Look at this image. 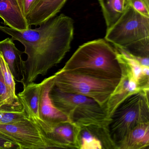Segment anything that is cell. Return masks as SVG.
I'll return each mask as SVG.
<instances>
[{"label":"cell","mask_w":149,"mask_h":149,"mask_svg":"<svg viewBox=\"0 0 149 149\" xmlns=\"http://www.w3.org/2000/svg\"><path fill=\"white\" fill-rule=\"evenodd\" d=\"M0 31L12 36L25 47L27 55L24 61L23 87L34 82L39 76L61 62L70 51L74 36L73 19L63 14L55 16L34 29L18 30L0 26Z\"/></svg>","instance_id":"cell-1"},{"label":"cell","mask_w":149,"mask_h":149,"mask_svg":"<svg viewBox=\"0 0 149 149\" xmlns=\"http://www.w3.org/2000/svg\"><path fill=\"white\" fill-rule=\"evenodd\" d=\"M61 69L110 81L121 80L125 72L115 47L102 39L80 46Z\"/></svg>","instance_id":"cell-2"},{"label":"cell","mask_w":149,"mask_h":149,"mask_svg":"<svg viewBox=\"0 0 149 149\" xmlns=\"http://www.w3.org/2000/svg\"><path fill=\"white\" fill-rule=\"evenodd\" d=\"M49 96L54 105L77 126L109 128L111 118L107 107H102L92 98L63 92L54 87L53 84Z\"/></svg>","instance_id":"cell-3"},{"label":"cell","mask_w":149,"mask_h":149,"mask_svg":"<svg viewBox=\"0 0 149 149\" xmlns=\"http://www.w3.org/2000/svg\"><path fill=\"white\" fill-rule=\"evenodd\" d=\"M149 88L143 89L129 95L115 109L109 129L117 147L137 125L149 123Z\"/></svg>","instance_id":"cell-4"},{"label":"cell","mask_w":149,"mask_h":149,"mask_svg":"<svg viewBox=\"0 0 149 149\" xmlns=\"http://www.w3.org/2000/svg\"><path fill=\"white\" fill-rule=\"evenodd\" d=\"M121 81L103 80L61 69L54 74L53 86L63 92L90 97L102 107H107Z\"/></svg>","instance_id":"cell-5"},{"label":"cell","mask_w":149,"mask_h":149,"mask_svg":"<svg viewBox=\"0 0 149 149\" xmlns=\"http://www.w3.org/2000/svg\"><path fill=\"white\" fill-rule=\"evenodd\" d=\"M147 38H149V17L140 14L129 5L117 21L107 29L104 37L114 47L122 49Z\"/></svg>","instance_id":"cell-6"},{"label":"cell","mask_w":149,"mask_h":149,"mask_svg":"<svg viewBox=\"0 0 149 149\" xmlns=\"http://www.w3.org/2000/svg\"><path fill=\"white\" fill-rule=\"evenodd\" d=\"M0 133L17 144L20 149H47L40 130L28 118L15 123L0 124Z\"/></svg>","instance_id":"cell-7"},{"label":"cell","mask_w":149,"mask_h":149,"mask_svg":"<svg viewBox=\"0 0 149 149\" xmlns=\"http://www.w3.org/2000/svg\"><path fill=\"white\" fill-rule=\"evenodd\" d=\"M46 141L47 149H79L80 127L70 121L53 125L36 124Z\"/></svg>","instance_id":"cell-8"},{"label":"cell","mask_w":149,"mask_h":149,"mask_svg":"<svg viewBox=\"0 0 149 149\" xmlns=\"http://www.w3.org/2000/svg\"><path fill=\"white\" fill-rule=\"evenodd\" d=\"M54 83V75L45 78L41 83L39 97V119L33 121L36 124L53 125L70 121L66 115L54 105L49 92Z\"/></svg>","instance_id":"cell-9"},{"label":"cell","mask_w":149,"mask_h":149,"mask_svg":"<svg viewBox=\"0 0 149 149\" xmlns=\"http://www.w3.org/2000/svg\"><path fill=\"white\" fill-rule=\"evenodd\" d=\"M79 149H117L109 128L96 126L80 127Z\"/></svg>","instance_id":"cell-10"},{"label":"cell","mask_w":149,"mask_h":149,"mask_svg":"<svg viewBox=\"0 0 149 149\" xmlns=\"http://www.w3.org/2000/svg\"><path fill=\"white\" fill-rule=\"evenodd\" d=\"M67 1L40 0L25 17L29 26L40 25L56 16Z\"/></svg>","instance_id":"cell-11"},{"label":"cell","mask_w":149,"mask_h":149,"mask_svg":"<svg viewBox=\"0 0 149 149\" xmlns=\"http://www.w3.org/2000/svg\"><path fill=\"white\" fill-rule=\"evenodd\" d=\"M0 52L8 65L16 81L21 83L23 78L24 61L22 58L23 52L15 47L12 38H8L0 41Z\"/></svg>","instance_id":"cell-12"},{"label":"cell","mask_w":149,"mask_h":149,"mask_svg":"<svg viewBox=\"0 0 149 149\" xmlns=\"http://www.w3.org/2000/svg\"><path fill=\"white\" fill-rule=\"evenodd\" d=\"M0 18L11 28L18 30L31 28L17 0H0Z\"/></svg>","instance_id":"cell-13"},{"label":"cell","mask_w":149,"mask_h":149,"mask_svg":"<svg viewBox=\"0 0 149 149\" xmlns=\"http://www.w3.org/2000/svg\"><path fill=\"white\" fill-rule=\"evenodd\" d=\"M41 83L33 82L23 87L17 95L28 118L32 121L39 119V104Z\"/></svg>","instance_id":"cell-14"},{"label":"cell","mask_w":149,"mask_h":149,"mask_svg":"<svg viewBox=\"0 0 149 149\" xmlns=\"http://www.w3.org/2000/svg\"><path fill=\"white\" fill-rule=\"evenodd\" d=\"M149 147V123L132 129L117 145L118 149H146Z\"/></svg>","instance_id":"cell-15"},{"label":"cell","mask_w":149,"mask_h":149,"mask_svg":"<svg viewBox=\"0 0 149 149\" xmlns=\"http://www.w3.org/2000/svg\"><path fill=\"white\" fill-rule=\"evenodd\" d=\"M102 8L107 29L121 17L128 7V0H98Z\"/></svg>","instance_id":"cell-16"},{"label":"cell","mask_w":149,"mask_h":149,"mask_svg":"<svg viewBox=\"0 0 149 149\" xmlns=\"http://www.w3.org/2000/svg\"><path fill=\"white\" fill-rule=\"evenodd\" d=\"M0 109L7 110L22 111V104L18 96H15L5 84L0 69Z\"/></svg>","instance_id":"cell-17"},{"label":"cell","mask_w":149,"mask_h":149,"mask_svg":"<svg viewBox=\"0 0 149 149\" xmlns=\"http://www.w3.org/2000/svg\"><path fill=\"white\" fill-rule=\"evenodd\" d=\"M28 118L24 109L22 111L0 109V124L12 123Z\"/></svg>","instance_id":"cell-18"},{"label":"cell","mask_w":149,"mask_h":149,"mask_svg":"<svg viewBox=\"0 0 149 149\" xmlns=\"http://www.w3.org/2000/svg\"><path fill=\"white\" fill-rule=\"evenodd\" d=\"M0 69L3 76L5 84L9 90L15 96H17L15 92V82L13 77L6 62L1 52H0Z\"/></svg>","instance_id":"cell-19"},{"label":"cell","mask_w":149,"mask_h":149,"mask_svg":"<svg viewBox=\"0 0 149 149\" xmlns=\"http://www.w3.org/2000/svg\"><path fill=\"white\" fill-rule=\"evenodd\" d=\"M128 4L135 11L149 18V7L143 0H128Z\"/></svg>","instance_id":"cell-20"},{"label":"cell","mask_w":149,"mask_h":149,"mask_svg":"<svg viewBox=\"0 0 149 149\" xmlns=\"http://www.w3.org/2000/svg\"><path fill=\"white\" fill-rule=\"evenodd\" d=\"M0 149H20L13 140L0 133Z\"/></svg>","instance_id":"cell-21"},{"label":"cell","mask_w":149,"mask_h":149,"mask_svg":"<svg viewBox=\"0 0 149 149\" xmlns=\"http://www.w3.org/2000/svg\"><path fill=\"white\" fill-rule=\"evenodd\" d=\"M40 0H23L24 15H26L33 8Z\"/></svg>","instance_id":"cell-22"},{"label":"cell","mask_w":149,"mask_h":149,"mask_svg":"<svg viewBox=\"0 0 149 149\" xmlns=\"http://www.w3.org/2000/svg\"><path fill=\"white\" fill-rule=\"evenodd\" d=\"M17 1H18L19 6L20 7L23 13L24 14V10H23V0H17Z\"/></svg>","instance_id":"cell-23"},{"label":"cell","mask_w":149,"mask_h":149,"mask_svg":"<svg viewBox=\"0 0 149 149\" xmlns=\"http://www.w3.org/2000/svg\"><path fill=\"white\" fill-rule=\"evenodd\" d=\"M143 1L147 6L149 7V0H143Z\"/></svg>","instance_id":"cell-24"}]
</instances>
